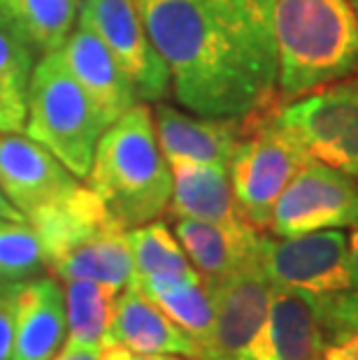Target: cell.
<instances>
[{
	"instance_id": "obj_1",
	"label": "cell",
	"mask_w": 358,
	"mask_h": 360,
	"mask_svg": "<svg viewBox=\"0 0 358 360\" xmlns=\"http://www.w3.org/2000/svg\"><path fill=\"white\" fill-rule=\"evenodd\" d=\"M138 10L186 110L242 119L279 101L275 0H138Z\"/></svg>"
},
{
	"instance_id": "obj_2",
	"label": "cell",
	"mask_w": 358,
	"mask_h": 360,
	"mask_svg": "<svg viewBox=\"0 0 358 360\" xmlns=\"http://www.w3.org/2000/svg\"><path fill=\"white\" fill-rule=\"evenodd\" d=\"M89 184L126 231L167 212L172 170L158 147L154 112L144 103L133 105L103 130Z\"/></svg>"
},
{
	"instance_id": "obj_3",
	"label": "cell",
	"mask_w": 358,
	"mask_h": 360,
	"mask_svg": "<svg viewBox=\"0 0 358 360\" xmlns=\"http://www.w3.org/2000/svg\"><path fill=\"white\" fill-rule=\"evenodd\" d=\"M277 96L281 103L358 70L352 0H275Z\"/></svg>"
},
{
	"instance_id": "obj_4",
	"label": "cell",
	"mask_w": 358,
	"mask_h": 360,
	"mask_svg": "<svg viewBox=\"0 0 358 360\" xmlns=\"http://www.w3.org/2000/svg\"><path fill=\"white\" fill-rule=\"evenodd\" d=\"M44 265L58 281H110L124 270L126 228L91 186H79L28 217Z\"/></svg>"
},
{
	"instance_id": "obj_5",
	"label": "cell",
	"mask_w": 358,
	"mask_h": 360,
	"mask_svg": "<svg viewBox=\"0 0 358 360\" xmlns=\"http://www.w3.org/2000/svg\"><path fill=\"white\" fill-rule=\"evenodd\" d=\"M105 128L108 124L68 70L60 51L42 53L30 77L24 133L49 149L77 179H87Z\"/></svg>"
},
{
	"instance_id": "obj_6",
	"label": "cell",
	"mask_w": 358,
	"mask_h": 360,
	"mask_svg": "<svg viewBox=\"0 0 358 360\" xmlns=\"http://www.w3.org/2000/svg\"><path fill=\"white\" fill-rule=\"evenodd\" d=\"M279 103L240 119V137L228 165L238 214L256 231L270 226L281 191L312 160L302 142L277 119Z\"/></svg>"
},
{
	"instance_id": "obj_7",
	"label": "cell",
	"mask_w": 358,
	"mask_h": 360,
	"mask_svg": "<svg viewBox=\"0 0 358 360\" xmlns=\"http://www.w3.org/2000/svg\"><path fill=\"white\" fill-rule=\"evenodd\" d=\"M277 119L314 160L358 177V79L326 84L295 103H279Z\"/></svg>"
},
{
	"instance_id": "obj_8",
	"label": "cell",
	"mask_w": 358,
	"mask_h": 360,
	"mask_svg": "<svg viewBox=\"0 0 358 360\" xmlns=\"http://www.w3.org/2000/svg\"><path fill=\"white\" fill-rule=\"evenodd\" d=\"M77 24L101 37L140 103L163 101L170 94V70L147 33L138 0H79Z\"/></svg>"
},
{
	"instance_id": "obj_9",
	"label": "cell",
	"mask_w": 358,
	"mask_h": 360,
	"mask_svg": "<svg viewBox=\"0 0 358 360\" xmlns=\"http://www.w3.org/2000/svg\"><path fill=\"white\" fill-rule=\"evenodd\" d=\"M261 265L275 286L312 297H328L358 286L349 260V240L340 228L279 240L263 235Z\"/></svg>"
},
{
	"instance_id": "obj_10",
	"label": "cell",
	"mask_w": 358,
	"mask_h": 360,
	"mask_svg": "<svg viewBox=\"0 0 358 360\" xmlns=\"http://www.w3.org/2000/svg\"><path fill=\"white\" fill-rule=\"evenodd\" d=\"M358 226V184L352 174L312 158L277 198L270 217L275 237H298Z\"/></svg>"
},
{
	"instance_id": "obj_11",
	"label": "cell",
	"mask_w": 358,
	"mask_h": 360,
	"mask_svg": "<svg viewBox=\"0 0 358 360\" xmlns=\"http://www.w3.org/2000/svg\"><path fill=\"white\" fill-rule=\"evenodd\" d=\"M207 283L215 297V330L200 360H245L270 309L272 281L261 265V254Z\"/></svg>"
},
{
	"instance_id": "obj_12",
	"label": "cell",
	"mask_w": 358,
	"mask_h": 360,
	"mask_svg": "<svg viewBox=\"0 0 358 360\" xmlns=\"http://www.w3.org/2000/svg\"><path fill=\"white\" fill-rule=\"evenodd\" d=\"M79 186V179L44 149L21 133H0V191L28 219Z\"/></svg>"
},
{
	"instance_id": "obj_13",
	"label": "cell",
	"mask_w": 358,
	"mask_h": 360,
	"mask_svg": "<svg viewBox=\"0 0 358 360\" xmlns=\"http://www.w3.org/2000/svg\"><path fill=\"white\" fill-rule=\"evenodd\" d=\"M326 333L314 300L272 283L270 309L245 360H319Z\"/></svg>"
},
{
	"instance_id": "obj_14",
	"label": "cell",
	"mask_w": 358,
	"mask_h": 360,
	"mask_svg": "<svg viewBox=\"0 0 358 360\" xmlns=\"http://www.w3.org/2000/svg\"><path fill=\"white\" fill-rule=\"evenodd\" d=\"M126 347L135 354H161L200 360V347L165 316L147 295L128 283L119 290L105 347ZM103 347V349H105Z\"/></svg>"
},
{
	"instance_id": "obj_15",
	"label": "cell",
	"mask_w": 358,
	"mask_h": 360,
	"mask_svg": "<svg viewBox=\"0 0 358 360\" xmlns=\"http://www.w3.org/2000/svg\"><path fill=\"white\" fill-rule=\"evenodd\" d=\"M58 51L68 70L91 98V103L98 107L108 126L140 103L131 82L91 28L77 24Z\"/></svg>"
},
{
	"instance_id": "obj_16",
	"label": "cell",
	"mask_w": 358,
	"mask_h": 360,
	"mask_svg": "<svg viewBox=\"0 0 358 360\" xmlns=\"http://www.w3.org/2000/svg\"><path fill=\"white\" fill-rule=\"evenodd\" d=\"M156 140L167 163L191 160L205 165H231L240 137V119L188 117L170 105H158L154 112Z\"/></svg>"
},
{
	"instance_id": "obj_17",
	"label": "cell",
	"mask_w": 358,
	"mask_h": 360,
	"mask_svg": "<svg viewBox=\"0 0 358 360\" xmlns=\"http://www.w3.org/2000/svg\"><path fill=\"white\" fill-rule=\"evenodd\" d=\"M68 335L63 286L51 274L24 281L17 295L12 360H51Z\"/></svg>"
},
{
	"instance_id": "obj_18",
	"label": "cell",
	"mask_w": 358,
	"mask_h": 360,
	"mask_svg": "<svg viewBox=\"0 0 358 360\" xmlns=\"http://www.w3.org/2000/svg\"><path fill=\"white\" fill-rule=\"evenodd\" d=\"M174 237L205 281H217L261 254V231L245 221L233 226L196 219L174 221Z\"/></svg>"
},
{
	"instance_id": "obj_19",
	"label": "cell",
	"mask_w": 358,
	"mask_h": 360,
	"mask_svg": "<svg viewBox=\"0 0 358 360\" xmlns=\"http://www.w3.org/2000/svg\"><path fill=\"white\" fill-rule=\"evenodd\" d=\"M170 170L172 198L167 212L174 219H196L219 226H233L242 221L226 167L172 160Z\"/></svg>"
},
{
	"instance_id": "obj_20",
	"label": "cell",
	"mask_w": 358,
	"mask_h": 360,
	"mask_svg": "<svg viewBox=\"0 0 358 360\" xmlns=\"http://www.w3.org/2000/svg\"><path fill=\"white\" fill-rule=\"evenodd\" d=\"M131 286L142 290L156 307L165 311L167 319L174 321L188 337H193L203 358V349L207 347L215 330V297L210 283L198 274V270L149 274L131 281Z\"/></svg>"
},
{
	"instance_id": "obj_21",
	"label": "cell",
	"mask_w": 358,
	"mask_h": 360,
	"mask_svg": "<svg viewBox=\"0 0 358 360\" xmlns=\"http://www.w3.org/2000/svg\"><path fill=\"white\" fill-rule=\"evenodd\" d=\"M0 14L40 53L58 51L77 24L79 0H0Z\"/></svg>"
},
{
	"instance_id": "obj_22",
	"label": "cell",
	"mask_w": 358,
	"mask_h": 360,
	"mask_svg": "<svg viewBox=\"0 0 358 360\" xmlns=\"http://www.w3.org/2000/svg\"><path fill=\"white\" fill-rule=\"evenodd\" d=\"M33 68L35 51L0 14V133L24 130Z\"/></svg>"
},
{
	"instance_id": "obj_23",
	"label": "cell",
	"mask_w": 358,
	"mask_h": 360,
	"mask_svg": "<svg viewBox=\"0 0 358 360\" xmlns=\"http://www.w3.org/2000/svg\"><path fill=\"white\" fill-rule=\"evenodd\" d=\"M63 295L68 321L65 342L103 349L119 290L110 283L72 279L63 281Z\"/></svg>"
},
{
	"instance_id": "obj_24",
	"label": "cell",
	"mask_w": 358,
	"mask_h": 360,
	"mask_svg": "<svg viewBox=\"0 0 358 360\" xmlns=\"http://www.w3.org/2000/svg\"><path fill=\"white\" fill-rule=\"evenodd\" d=\"M128 247L133 256V281L149 277V274L165 272H188L196 270L184 254L179 240L163 221H149L144 226H135L126 231Z\"/></svg>"
},
{
	"instance_id": "obj_25",
	"label": "cell",
	"mask_w": 358,
	"mask_h": 360,
	"mask_svg": "<svg viewBox=\"0 0 358 360\" xmlns=\"http://www.w3.org/2000/svg\"><path fill=\"white\" fill-rule=\"evenodd\" d=\"M47 272L42 247L28 221L0 219V281L24 283Z\"/></svg>"
},
{
	"instance_id": "obj_26",
	"label": "cell",
	"mask_w": 358,
	"mask_h": 360,
	"mask_svg": "<svg viewBox=\"0 0 358 360\" xmlns=\"http://www.w3.org/2000/svg\"><path fill=\"white\" fill-rule=\"evenodd\" d=\"M21 283H10L0 290V360H12L17 335V295Z\"/></svg>"
},
{
	"instance_id": "obj_27",
	"label": "cell",
	"mask_w": 358,
	"mask_h": 360,
	"mask_svg": "<svg viewBox=\"0 0 358 360\" xmlns=\"http://www.w3.org/2000/svg\"><path fill=\"white\" fill-rule=\"evenodd\" d=\"M319 360H358V333H342L331 337Z\"/></svg>"
},
{
	"instance_id": "obj_28",
	"label": "cell",
	"mask_w": 358,
	"mask_h": 360,
	"mask_svg": "<svg viewBox=\"0 0 358 360\" xmlns=\"http://www.w3.org/2000/svg\"><path fill=\"white\" fill-rule=\"evenodd\" d=\"M101 360H188V358H179V356H161V354H135V351L126 349V347H105Z\"/></svg>"
},
{
	"instance_id": "obj_29",
	"label": "cell",
	"mask_w": 358,
	"mask_h": 360,
	"mask_svg": "<svg viewBox=\"0 0 358 360\" xmlns=\"http://www.w3.org/2000/svg\"><path fill=\"white\" fill-rule=\"evenodd\" d=\"M101 347H79V344L63 342V347L51 360H101Z\"/></svg>"
},
{
	"instance_id": "obj_30",
	"label": "cell",
	"mask_w": 358,
	"mask_h": 360,
	"mask_svg": "<svg viewBox=\"0 0 358 360\" xmlns=\"http://www.w3.org/2000/svg\"><path fill=\"white\" fill-rule=\"evenodd\" d=\"M0 219H12V221H28L24 214H21L17 207L5 198V193L0 191Z\"/></svg>"
},
{
	"instance_id": "obj_31",
	"label": "cell",
	"mask_w": 358,
	"mask_h": 360,
	"mask_svg": "<svg viewBox=\"0 0 358 360\" xmlns=\"http://www.w3.org/2000/svg\"><path fill=\"white\" fill-rule=\"evenodd\" d=\"M347 240H349V260H352V270L358 281V226H354V231Z\"/></svg>"
},
{
	"instance_id": "obj_32",
	"label": "cell",
	"mask_w": 358,
	"mask_h": 360,
	"mask_svg": "<svg viewBox=\"0 0 358 360\" xmlns=\"http://www.w3.org/2000/svg\"><path fill=\"white\" fill-rule=\"evenodd\" d=\"M5 286H10V283H7V281H0V290H3Z\"/></svg>"
},
{
	"instance_id": "obj_33",
	"label": "cell",
	"mask_w": 358,
	"mask_h": 360,
	"mask_svg": "<svg viewBox=\"0 0 358 360\" xmlns=\"http://www.w3.org/2000/svg\"><path fill=\"white\" fill-rule=\"evenodd\" d=\"M352 5H354V10L358 12V0H352Z\"/></svg>"
}]
</instances>
